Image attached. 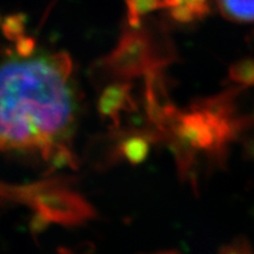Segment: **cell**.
I'll return each mask as SVG.
<instances>
[{
	"mask_svg": "<svg viewBox=\"0 0 254 254\" xmlns=\"http://www.w3.org/2000/svg\"><path fill=\"white\" fill-rule=\"evenodd\" d=\"M72 68L65 52L0 66V151H38L49 161L66 145L78 110Z\"/></svg>",
	"mask_w": 254,
	"mask_h": 254,
	"instance_id": "1",
	"label": "cell"
},
{
	"mask_svg": "<svg viewBox=\"0 0 254 254\" xmlns=\"http://www.w3.org/2000/svg\"><path fill=\"white\" fill-rule=\"evenodd\" d=\"M170 57L160 52L154 38L141 25L129 26L112 52L101 60V66L114 79L128 81L164 67L171 62Z\"/></svg>",
	"mask_w": 254,
	"mask_h": 254,
	"instance_id": "2",
	"label": "cell"
},
{
	"mask_svg": "<svg viewBox=\"0 0 254 254\" xmlns=\"http://www.w3.org/2000/svg\"><path fill=\"white\" fill-rule=\"evenodd\" d=\"M20 198L50 222L75 225L93 218L94 211L86 200L73 190L60 187L59 182H45L19 190Z\"/></svg>",
	"mask_w": 254,
	"mask_h": 254,
	"instance_id": "3",
	"label": "cell"
},
{
	"mask_svg": "<svg viewBox=\"0 0 254 254\" xmlns=\"http://www.w3.org/2000/svg\"><path fill=\"white\" fill-rule=\"evenodd\" d=\"M131 91L132 86L129 82L120 80L105 88L98 100V111L100 117L110 119L116 128L120 125V113L123 111L129 112L136 109Z\"/></svg>",
	"mask_w": 254,
	"mask_h": 254,
	"instance_id": "4",
	"label": "cell"
},
{
	"mask_svg": "<svg viewBox=\"0 0 254 254\" xmlns=\"http://www.w3.org/2000/svg\"><path fill=\"white\" fill-rule=\"evenodd\" d=\"M170 15L178 23L189 24L209 13V0H167Z\"/></svg>",
	"mask_w": 254,
	"mask_h": 254,
	"instance_id": "5",
	"label": "cell"
},
{
	"mask_svg": "<svg viewBox=\"0 0 254 254\" xmlns=\"http://www.w3.org/2000/svg\"><path fill=\"white\" fill-rule=\"evenodd\" d=\"M222 17L236 23H254V0H215Z\"/></svg>",
	"mask_w": 254,
	"mask_h": 254,
	"instance_id": "6",
	"label": "cell"
},
{
	"mask_svg": "<svg viewBox=\"0 0 254 254\" xmlns=\"http://www.w3.org/2000/svg\"><path fill=\"white\" fill-rule=\"evenodd\" d=\"M119 151L123 158L129 164H141L150 153V140L142 135L128 136L119 145Z\"/></svg>",
	"mask_w": 254,
	"mask_h": 254,
	"instance_id": "7",
	"label": "cell"
},
{
	"mask_svg": "<svg viewBox=\"0 0 254 254\" xmlns=\"http://www.w3.org/2000/svg\"><path fill=\"white\" fill-rule=\"evenodd\" d=\"M127 20L131 27L141 25V18L158 8H166L167 0H126Z\"/></svg>",
	"mask_w": 254,
	"mask_h": 254,
	"instance_id": "8",
	"label": "cell"
},
{
	"mask_svg": "<svg viewBox=\"0 0 254 254\" xmlns=\"http://www.w3.org/2000/svg\"><path fill=\"white\" fill-rule=\"evenodd\" d=\"M228 78L243 86H254V59L244 58L234 63L228 69Z\"/></svg>",
	"mask_w": 254,
	"mask_h": 254,
	"instance_id": "9",
	"label": "cell"
},
{
	"mask_svg": "<svg viewBox=\"0 0 254 254\" xmlns=\"http://www.w3.org/2000/svg\"><path fill=\"white\" fill-rule=\"evenodd\" d=\"M27 17L24 13H14L7 15L1 23V32L6 39L9 41H17L25 34V25Z\"/></svg>",
	"mask_w": 254,
	"mask_h": 254,
	"instance_id": "10",
	"label": "cell"
},
{
	"mask_svg": "<svg viewBox=\"0 0 254 254\" xmlns=\"http://www.w3.org/2000/svg\"><path fill=\"white\" fill-rule=\"evenodd\" d=\"M15 50H17L18 56L20 58H28L33 55L34 50H36L37 46V41L34 38L32 37H25L23 36L21 38L15 41Z\"/></svg>",
	"mask_w": 254,
	"mask_h": 254,
	"instance_id": "11",
	"label": "cell"
},
{
	"mask_svg": "<svg viewBox=\"0 0 254 254\" xmlns=\"http://www.w3.org/2000/svg\"><path fill=\"white\" fill-rule=\"evenodd\" d=\"M220 253H251L253 250L251 249L250 243L247 241L246 238L239 237L234 239L231 244L224 246L219 251Z\"/></svg>",
	"mask_w": 254,
	"mask_h": 254,
	"instance_id": "12",
	"label": "cell"
},
{
	"mask_svg": "<svg viewBox=\"0 0 254 254\" xmlns=\"http://www.w3.org/2000/svg\"><path fill=\"white\" fill-rule=\"evenodd\" d=\"M50 221L47 220V219L44 217V215H41L40 213H38L36 212V214H34L33 219L31 220V231L33 234H39L43 232L45 228L49 226Z\"/></svg>",
	"mask_w": 254,
	"mask_h": 254,
	"instance_id": "13",
	"label": "cell"
},
{
	"mask_svg": "<svg viewBox=\"0 0 254 254\" xmlns=\"http://www.w3.org/2000/svg\"><path fill=\"white\" fill-rule=\"evenodd\" d=\"M0 23H1V17H0Z\"/></svg>",
	"mask_w": 254,
	"mask_h": 254,
	"instance_id": "14",
	"label": "cell"
}]
</instances>
